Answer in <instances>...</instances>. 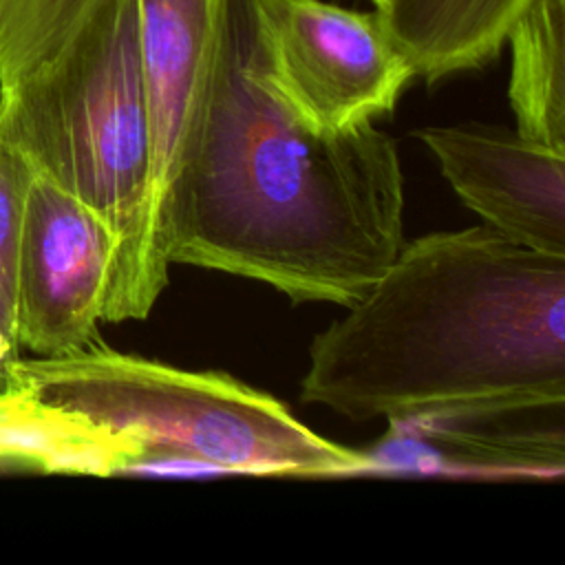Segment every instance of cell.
Returning a JSON list of instances; mask_svg holds the SVG:
<instances>
[{
    "label": "cell",
    "instance_id": "obj_1",
    "mask_svg": "<svg viewBox=\"0 0 565 565\" xmlns=\"http://www.w3.org/2000/svg\"><path fill=\"white\" fill-rule=\"evenodd\" d=\"M170 265L252 278L291 302L353 305L404 243L391 135L320 132L271 90L247 0H216L192 143L166 216Z\"/></svg>",
    "mask_w": 565,
    "mask_h": 565
},
{
    "label": "cell",
    "instance_id": "obj_2",
    "mask_svg": "<svg viewBox=\"0 0 565 565\" xmlns=\"http://www.w3.org/2000/svg\"><path fill=\"white\" fill-rule=\"evenodd\" d=\"M344 309L309 347L302 404L353 422L565 406V256L430 232Z\"/></svg>",
    "mask_w": 565,
    "mask_h": 565
},
{
    "label": "cell",
    "instance_id": "obj_3",
    "mask_svg": "<svg viewBox=\"0 0 565 565\" xmlns=\"http://www.w3.org/2000/svg\"><path fill=\"white\" fill-rule=\"evenodd\" d=\"M0 137L113 227L110 291L150 159L137 0H0Z\"/></svg>",
    "mask_w": 565,
    "mask_h": 565
},
{
    "label": "cell",
    "instance_id": "obj_4",
    "mask_svg": "<svg viewBox=\"0 0 565 565\" xmlns=\"http://www.w3.org/2000/svg\"><path fill=\"white\" fill-rule=\"evenodd\" d=\"M73 415L90 437L95 475L225 472L355 477L369 452L340 446L265 391L227 373L188 371L104 342L18 358L4 382Z\"/></svg>",
    "mask_w": 565,
    "mask_h": 565
},
{
    "label": "cell",
    "instance_id": "obj_5",
    "mask_svg": "<svg viewBox=\"0 0 565 565\" xmlns=\"http://www.w3.org/2000/svg\"><path fill=\"white\" fill-rule=\"evenodd\" d=\"M271 90L309 128L351 130L391 113L415 77L377 9L247 0Z\"/></svg>",
    "mask_w": 565,
    "mask_h": 565
},
{
    "label": "cell",
    "instance_id": "obj_6",
    "mask_svg": "<svg viewBox=\"0 0 565 565\" xmlns=\"http://www.w3.org/2000/svg\"><path fill=\"white\" fill-rule=\"evenodd\" d=\"M214 15L216 0H137L148 181L135 249L106 296L104 322L143 320L168 285L166 216L201 108Z\"/></svg>",
    "mask_w": 565,
    "mask_h": 565
},
{
    "label": "cell",
    "instance_id": "obj_7",
    "mask_svg": "<svg viewBox=\"0 0 565 565\" xmlns=\"http://www.w3.org/2000/svg\"><path fill=\"white\" fill-rule=\"evenodd\" d=\"M117 238L88 203L33 170L18 260V344L35 358L99 340Z\"/></svg>",
    "mask_w": 565,
    "mask_h": 565
},
{
    "label": "cell",
    "instance_id": "obj_8",
    "mask_svg": "<svg viewBox=\"0 0 565 565\" xmlns=\"http://www.w3.org/2000/svg\"><path fill=\"white\" fill-rule=\"evenodd\" d=\"M455 194L519 245L565 256V150L486 124L413 132Z\"/></svg>",
    "mask_w": 565,
    "mask_h": 565
},
{
    "label": "cell",
    "instance_id": "obj_9",
    "mask_svg": "<svg viewBox=\"0 0 565 565\" xmlns=\"http://www.w3.org/2000/svg\"><path fill=\"white\" fill-rule=\"evenodd\" d=\"M527 0H386L377 13L411 64L428 84L488 64Z\"/></svg>",
    "mask_w": 565,
    "mask_h": 565
},
{
    "label": "cell",
    "instance_id": "obj_10",
    "mask_svg": "<svg viewBox=\"0 0 565 565\" xmlns=\"http://www.w3.org/2000/svg\"><path fill=\"white\" fill-rule=\"evenodd\" d=\"M505 44L514 130L565 150V0H527Z\"/></svg>",
    "mask_w": 565,
    "mask_h": 565
},
{
    "label": "cell",
    "instance_id": "obj_11",
    "mask_svg": "<svg viewBox=\"0 0 565 565\" xmlns=\"http://www.w3.org/2000/svg\"><path fill=\"white\" fill-rule=\"evenodd\" d=\"M0 466L90 475L86 433L68 413L40 402L18 386L2 384Z\"/></svg>",
    "mask_w": 565,
    "mask_h": 565
},
{
    "label": "cell",
    "instance_id": "obj_12",
    "mask_svg": "<svg viewBox=\"0 0 565 565\" xmlns=\"http://www.w3.org/2000/svg\"><path fill=\"white\" fill-rule=\"evenodd\" d=\"M31 163L0 137V384L20 358L18 344V260Z\"/></svg>",
    "mask_w": 565,
    "mask_h": 565
},
{
    "label": "cell",
    "instance_id": "obj_13",
    "mask_svg": "<svg viewBox=\"0 0 565 565\" xmlns=\"http://www.w3.org/2000/svg\"><path fill=\"white\" fill-rule=\"evenodd\" d=\"M371 2H373V9H380V7H382L386 0H371Z\"/></svg>",
    "mask_w": 565,
    "mask_h": 565
}]
</instances>
